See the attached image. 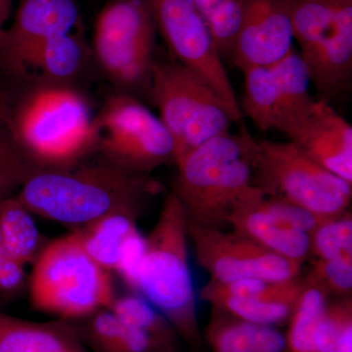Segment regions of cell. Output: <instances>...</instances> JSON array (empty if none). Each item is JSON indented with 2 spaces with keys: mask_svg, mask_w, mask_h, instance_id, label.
I'll use <instances>...</instances> for the list:
<instances>
[{
  "mask_svg": "<svg viewBox=\"0 0 352 352\" xmlns=\"http://www.w3.org/2000/svg\"><path fill=\"white\" fill-rule=\"evenodd\" d=\"M198 263L219 283L245 278L287 281L300 276L302 264L271 252L256 241L223 229L206 228L187 222Z\"/></svg>",
  "mask_w": 352,
  "mask_h": 352,
  "instance_id": "7c38bea8",
  "label": "cell"
},
{
  "mask_svg": "<svg viewBox=\"0 0 352 352\" xmlns=\"http://www.w3.org/2000/svg\"><path fill=\"white\" fill-rule=\"evenodd\" d=\"M0 352L89 351L71 321H30L0 309Z\"/></svg>",
  "mask_w": 352,
  "mask_h": 352,
  "instance_id": "e0dca14e",
  "label": "cell"
},
{
  "mask_svg": "<svg viewBox=\"0 0 352 352\" xmlns=\"http://www.w3.org/2000/svg\"><path fill=\"white\" fill-rule=\"evenodd\" d=\"M305 283L325 292L328 296H349L352 289V254L330 259H315Z\"/></svg>",
  "mask_w": 352,
  "mask_h": 352,
  "instance_id": "4dcf8cb0",
  "label": "cell"
},
{
  "mask_svg": "<svg viewBox=\"0 0 352 352\" xmlns=\"http://www.w3.org/2000/svg\"><path fill=\"white\" fill-rule=\"evenodd\" d=\"M188 240L186 214L171 190L164 196L156 223L145 237L134 293L156 307L191 349H199L201 335Z\"/></svg>",
  "mask_w": 352,
  "mask_h": 352,
  "instance_id": "277c9868",
  "label": "cell"
},
{
  "mask_svg": "<svg viewBox=\"0 0 352 352\" xmlns=\"http://www.w3.org/2000/svg\"><path fill=\"white\" fill-rule=\"evenodd\" d=\"M252 135L247 131L210 139L175 162L173 191L182 201L187 222L224 229L245 199L258 190L252 180Z\"/></svg>",
  "mask_w": 352,
  "mask_h": 352,
  "instance_id": "3957f363",
  "label": "cell"
},
{
  "mask_svg": "<svg viewBox=\"0 0 352 352\" xmlns=\"http://www.w3.org/2000/svg\"><path fill=\"white\" fill-rule=\"evenodd\" d=\"M254 184L264 195L329 217L349 210L352 184L312 161L295 144L251 140Z\"/></svg>",
  "mask_w": 352,
  "mask_h": 352,
  "instance_id": "52a82bcc",
  "label": "cell"
},
{
  "mask_svg": "<svg viewBox=\"0 0 352 352\" xmlns=\"http://www.w3.org/2000/svg\"><path fill=\"white\" fill-rule=\"evenodd\" d=\"M138 219L129 214H109L74 230L88 256L104 270L115 272L124 243L138 230Z\"/></svg>",
  "mask_w": 352,
  "mask_h": 352,
  "instance_id": "44dd1931",
  "label": "cell"
},
{
  "mask_svg": "<svg viewBox=\"0 0 352 352\" xmlns=\"http://www.w3.org/2000/svg\"><path fill=\"white\" fill-rule=\"evenodd\" d=\"M305 285L288 322V333L285 336L288 352H318L315 333L329 296L317 287Z\"/></svg>",
  "mask_w": 352,
  "mask_h": 352,
  "instance_id": "cb8c5ba5",
  "label": "cell"
},
{
  "mask_svg": "<svg viewBox=\"0 0 352 352\" xmlns=\"http://www.w3.org/2000/svg\"><path fill=\"white\" fill-rule=\"evenodd\" d=\"M288 138L315 163L352 184V126L328 103L315 102Z\"/></svg>",
  "mask_w": 352,
  "mask_h": 352,
  "instance_id": "2e32d148",
  "label": "cell"
},
{
  "mask_svg": "<svg viewBox=\"0 0 352 352\" xmlns=\"http://www.w3.org/2000/svg\"><path fill=\"white\" fill-rule=\"evenodd\" d=\"M92 63L91 47L88 45L82 24L74 31L39 46L20 74H34L50 82L80 87V80Z\"/></svg>",
  "mask_w": 352,
  "mask_h": 352,
  "instance_id": "ac0fdd59",
  "label": "cell"
},
{
  "mask_svg": "<svg viewBox=\"0 0 352 352\" xmlns=\"http://www.w3.org/2000/svg\"><path fill=\"white\" fill-rule=\"evenodd\" d=\"M254 352H288L286 337L271 326L252 324Z\"/></svg>",
  "mask_w": 352,
  "mask_h": 352,
  "instance_id": "836d02e7",
  "label": "cell"
},
{
  "mask_svg": "<svg viewBox=\"0 0 352 352\" xmlns=\"http://www.w3.org/2000/svg\"><path fill=\"white\" fill-rule=\"evenodd\" d=\"M201 16L220 54L230 57L241 19V0H190Z\"/></svg>",
  "mask_w": 352,
  "mask_h": 352,
  "instance_id": "83f0119b",
  "label": "cell"
},
{
  "mask_svg": "<svg viewBox=\"0 0 352 352\" xmlns=\"http://www.w3.org/2000/svg\"><path fill=\"white\" fill-rule=\"evenodd\" d=\"M310 82L321 101L338 96L352 74V4L344 6L332 24L295 38Z\"/></svg>",
  "mask_w": 352,
  "mask_h": 352,
  "instance_id": "9a60e30c",
  "label": "cell"
},
{
  "mask_svg": "<svg viewBox=\"0 0 352 352\" xmlns=\"http://www.w3.org/2000/svg\"><path fill=\"white\" fill-rule=\"evenodd\" d=\"M94 155L140 175L175 162V146L160 118L131 95H110L91 124Z\"/></svg>",
  "mask_w": 352,
  "mask_h": 352,
  "instance_id": "9c48e42d",
  "label": "cell"
},
{
  "mask_svg": "<svg viewBox=\"0 0 352 352\" xmlns=\"http://www.w3.org/2000/svg\"><path fill=\"white\" fill-rule=\"evenodd\" d=\"M243 74V115L261 131L276 129L288 138L314 107L309 74L296 48L276 63Z\"/></svg>",
  "mask_w": 352,
  "mask_h": 352,
  "instance_id": "30bf717a",
  "label": "cell"
},
{
  "mask_svg": "<svg viewBox=\"0 0 352 352\" xmlns=\"http://www.w3.org/2000/svg\"><path fill=\"white\" fill-rule=\"evenodd\" d=\"M127 327L135 329L156 340L166 351L176 352L178 335L168 319L142 296L129 292L116 296L108 308Z\"/></svg>",
  "mask_w": 352,
  "mask_h": 352,
  "instance_id": "603a6c76",
  "label": "cell"
},
{
  "mask_svg": "<svg viewBox=\"0 0 352 352\" xmlns=\"http://www.w3.org/2000/svg\"><path fill=\"white\" fill-rule=\"evenodd\" d=\"M292 0H241V19L230 58L241 71L268 66L292 52Z\"/></svg>",
  "mask_w": 352,
  "mask_h": 352,
  "instance_id": "5bb4252c",
  "label": "cell"
},
{
  "mask_svg": "<svg viewBox=\"0 0 352 352\" xmlns=\"http://www.w3.org/2000/svg\"><path fill=\"white\" fill-rule=\"evenodd\" d=\"M329 1L337 2V3L342 4L352 3V0H329Z\"/></svg>",
  "mask_w": 352,
  "mask_h": 352,
  "instance_id": "d590c367",
  "label": "cell"
},
{
  "mask_svg": "<svg viewBox=\"0 0 352 352\" xmlns=\"http://www.w3.org/2000/svg\"><path fill=\"white\" fill-rule=\"evenodd\" d=\"M94 117L80 87L30 73L0 76V120L41 170L73 168L94 155Z\"/></svg>",
  "mask_w": 352,
  "mask_h": 352,
  "instance_id": "6da1fadb",
  "label": "cell"
},
{
  "mask_svg": "<svg viewBox=\"0 0 352 352\" xmlns=\"http://www.w3.org/2000/svg\"><path fill=\"white\" fill-rule=\"evenodd\" d=\"M151 175L97 163L38 171L16 197L32 214L78 229L113 214L139 219L145 204L163 192Z\"/></svg>",
  "mask_w": 352,
  "mask_h": 352,
  "instance_id": "7a4b0ae2",
  "label": "cell"
},
{
  "mask_svg": "<svg viewBox=\"0 0 352 352\" xmlns=\"http://www.w3.org/2000/svg\"><path fill=\"white\" fill-rule=\"evenodd\" d=\"M318 352H352V300H328L315 333Z\"/></svg>",
  "mask_w": 352,
  "mask_h": 352,
  "instance_id": "484cf974",
  "label": "cell"
},
{
  "mask_svg": "<svg viewBox=\"0 0 352 352\" xmlns=\"http://www.w3.org/2000/svg\"><path fill=\"white\" fill-rule=\"evenodd\" d=\"M71 322L92 352H170L146 333L127 327L108 308Z\"/></svg>",
  "mask_w": 352,
  "mask_h": 352,
  "instance_id": "ffe728a7",
  "label": "cell"
},
{
  "mask_svg": "<svg viewBox=\"0 0 352 352\" xmlns=\"http://www.w3.org/2000/svg\"><path fill=\"white\" fill-rule=\"evenodd\" d=\"M149 100L173 139L175 162L210 139L229 133L235 122L217 92L175 60L155 62Z\"/></svg>",
  "mask_w": 352,
  "mask_h": 352,
  "instance_id": "ba28073f",
  "label": "cell"
},
{
  "mask_svg": "<svg viewBox=\"0 0 352 352\" xmlns=\"http://www.w3.org/2000/svg\"><path fill=\"white\" fill-rule=\"evenodd\" d=\"M145 251V237L139 230L127 239L120 251L119 263L115 272L120 277L131 293L135 292L136 278L141 259Z\"/></svg>",
  "mask_w": 352,
  "mask_h": 352,
  "instance_id": "d6a6232c",
  "label": "cell"
},
{
  "mask_svg": "<svg viewBox=\"0 0 352 352\" xmlns=\"http://www.w3.org/2000/svg\"><path fill=\"white\" fill-rule=\"evenodd\" d=\"M157 25L150 0H108L97 16L94 64L116 92L149 99Z\"/></svg>",
  "mask_w": 352,
  "mask_h": 352,
  "instance_id": "8992f818",
  "label": "cell"
},
{
  "mask_svg": "<svg viewBox=\"0 0 352 352\" xmlns=\"http://www.w3.org/2000/svg\"><path fill=\"white\" fill-rule=\"evenodd\" d=\"M13 0H0V50L7 31V22L12 13Z\"/></svg>",
  "mask_w": 352,
  "mask_h": 352,
  "instance_id": "e575fe53",
  "label": "cell"
},
{
  "mask_svg": "<svg viewBox=\"0 0 352 352\" xmlns=\"http://www.w3.org/2000/svg\"><path fill=\"white\" fill-rule=\"evenodd\" d=\"M310 254L315 259L352 254L351 212L326 217L310 233Z\"/></svg>",
  "mask_w": 352,
  "mask_h": 352,
  "instance_id": "f546056e",
  "label": "cell"
},
{
  "mask_svg": "<svg viewBox=\"0 0 352 352\" xmlns=\"http://www.w3.org/2000/svg\"><path fill=\"white\" fill-rule=\"evenodd\" d=\"M25 288L28 279L25 266L7 254L0 238V309L19 298Z\"/></svg>",
  "mask_w": 352,
  "mask_h": 352,
  "instance_id": "1f68e13d",
  "label": "cell"
},
{
  "mask_svg": "<svg viewBox=\"0 0 352 352\" xmlns=\"http://www.w3.org/2000/svg\"><path fill=\"white\" fill-rule=\"evenodd\" d=\"M39 170L0 120V203L15 196Z\"/></svg>",
  "mask_w": 352,
  "mask_h": 352,
  "instance_id": "4316f807",
  "label": "cell"
},
{
  "mask_svg": "<svg viewBox=\"0 0 352 352\" xmlns=\"http://www.w3.org/2000/svg\"><path fill=\"white\" fill-rule=\"evenodd\" d=\"M204 333L214 352H254L252 324L217 308Z\"/></svg>",
  "mask_w": 352,
  "mask_h": 352,
  "instance_id": "f1b7e54d",
  "label": "cell"
},
{
  "mask_svg": "<svg viewBox=\"0 0 352 352\" xmlns=\"http://www.w3.org/2000/svg\"><path fill=\"white\" fill-rule=\"evenodd\" d=\"M157 31L175 61L186 67L210 85L224 101L235 122L242 110L229 80L221 54L208 25L190 0H150Z\"/></svg>",
  "mask_w": 352,
  "mask_h": 352,
  "instance_id": "8fae6325",
  "label": "cell"
},
{
  "mask_svg": "<svg viewBox=\"0 0 352 352\" xmlns=\"http://www.w3.org/2000/svg\"><path fill=\"white\" fill-rule=\"evenodd\" d=\"M261 192L258 189L234 210L229 226L234 232L251 238L285 258L303 264L310 254L309 235L282 226L256 210L252 201Z\"/></svg>",
  "mask_w": 352,
  "mask_h": 352,
  "instance_id": "d6986e66",
  "label": "cell"
},
{
  "mask_svg": "<svg viewBox=\"0 0 352 352\" xmlns=\"http://www.w3.org/2000/svg\"><path fill=\"white\" fill-rule=\"evenodd\" d=\"M298 300L219 296L210 298L207 302L212 305V308L222 310L248 323L276 327L289 322Z\"/></svg>",
  "mask_w": 352,
  "mask_h": 352,
  "instance_id": "d4e9b609",
  "label": "cell"
},
{
  "mask_svg": "<svg viewBox=\"0 0 352 352\" xmlns=\"http://www.w3.org/2000/svg\"><path fill=\"white\" fill-rule=\"evenodd\" d=\"M82 24L78 0H19L0 50V76L18 75L39 46Z\"/></svg>",
  "mask_w": 352,
  "mask_h": 352,
  "instance_id": "4fadbf2b",
  "label": "cell"
},
{
  "mask_svg": "<svg viewBox=\"0 0 352 352\" xmlns=\"http://www.w3.org/2000/svg\"><path fill=\"white\" fill-rule=\"evenodd\" d=\"M32 215L16 195L0 203L2 244L7 254L23 266L34 263L43 247Z\"/></svg>",
  "mask_w": 352,
  "mask_h": 352,
  "instance_id": "7402d4cb",
  "label": "cell"
},
{
  "mask_svg": "<svg viewBox=\"0 0 352 352\" xmlns=\"http://www.w3.org/2000/svg\"><path fill=\"white\" fill-rule=\"evenodd\" d=\"M28 279L34 309L73 321L112 305L111 272L88 256L75 230L44 245Z\"/></svg>",
  "mask_w": 352,
  "mask_h": 352,
  "instance_id": "5b68a950",
  "label": "cell"
}]
</instances>
